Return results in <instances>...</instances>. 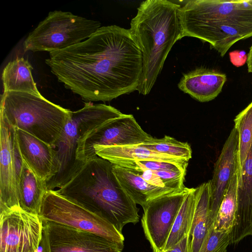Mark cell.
Listing matches in <instances>:
<instances>
[{"instance_id":"6da1fadb","label":"cell","mask_w":252,"mask_h":252,"mask_svg":"<svg viewBox=\"0 0 252 252\" xmlns=\"http://www.w3.org/2000/svg\"><path fill=\"white\" fill-rule=\"evenodd\" d=\"M45 63L59 82L85 101L105 102L137 90L143 56L130 29L111 25L49 52Z\"/></svg>"},{"instance_id":"7a4b0ae2","label":"cell","mask_w":252,"mask_h":252,"mask_svg":"<svg viewBox=\"0 0 252 252\" xmlns=\"http://www.w3.org/2000/svg\"><path fill=\"white\" fill-rule=\"evenodd\" d=\"M113 167L111 162L96 156L55 191L104 218L122 233L126 224L139 221V209L120 185Z\"/></svg>"},{"instance_id":"3957f363","label":"cell","mask_w":252,"mask_h":252,"mask_svg":"<svg viewBox=\"0 0 252 252\" xmlns=\"http://www.w3.org/2000/svg\"><path fill=\"white\" fill-rule=\"evenodd\" d=\"M182 38L207 42L223 57L239 40L252 36V0H191L181 6Z\"/></svg>"},{"instance_id":"277c9868","label":"cell","mask_w":252,"mask_h":252,"mask_svg":"<svg viewBox=\"0 0 252 252\" xmlns=\"http://www.w3.org/2000/svg\"><path fill=\"white\" fill-rule=\"evenodd\" d=\"M180 7L167 0H147L140 3L131 21L130 30L143 56L139 94H149L172 46L182 38Z\"/></svg>"},{"instance_id":"5b68a950","label":"cell","mask_w":252,"mask_h":252,"mask_svg":"<svg viewBox=\"0 0 252 252\" xmlns=\"http://www.w3.org/2000/svg\"><path fill=\"white\" fill-rule=\"evenodd\" d=\"M123 114L110 105L90 102L71 111L61 135L51 145L54 159L51 175L46 181L47 190L62 188L82 168L76 158L80 141L103 123Z\"/></svg>"},{"instance_id":"8992f818","label":"cell","mask_w":252,"mask_h":252,"mask_svg":"<svg viewBox=\"0 0 252 252\" xmlns=\"http://www.w3.org/2000/svg\"><path fill=\"white\" fill-rule=\"evenodd\" d=\"M0 98V113L12 126L51 145L61 135L71 112L41 94L7 91Z\"/></svg>"},{"instance_id":"52a82bcc","label":"cell","mask_w":252,"mask_h":252,"mask_svg":"<svg viewBox=\"0 0 252 252\" xmlns=\"http://www.w3.org/2000/svg\"><path fill=\"white\" fill-rule=\"evenodd\" d=\"M97 21L69 12L55 10L40 22L25 40V51L52 52L63 50L90 37L100 28Z\"/></svg>"},{"instance_id":"ba28073f","label":"cell","mask_w":252,"mask_h":252,"mask_svg":"<svg viewBox=\"0 0 252 252\" xmlns=\"http://www.w3.org/2000/svg\"><path fill=\"white\" fill-rule=\"evenodd\" d=\"M39 216L42 221L91 232L124 246V235L112 223L54 190L46 192Z\"/></svg>"},{"instance_id":"9c48e42d","label":"cell","mask_w":252,"mask_h":252,"mask_svg":"<svg viewBox=\"0 0 252 252\" xmlns=\"http://www.w3.org/2000/svg\"><path fill=\"white\" fill-rule=\"evenodd\" d=\"M153 137L144 131L132 115L123 114L110 120L93 130L79 142L76 158L83 166L97 155L95 146H134L145 143Z\"/></svg>"},{"instance_id":"30bf717a","label":"cell","mask_w":252,"mask_h":252,"mask_svg":"<svg viewBox=\"0 0 252 252\" xmlns=\"http://www.w3.org/2000/svg\"><path fill=\"white\" fill-rule=\"evenodd\" d=\"M0 215L19 208L17 187L24 159L16 131L0 113Z\"/></svg>"},{"instance_id":"8fae6325","label":"cell","mask_w":252,"mask_h":252,"mask_svg":"<svg viewBox=\"0 0 252 252\" xmlns=\"http://www.w3.org/2000/svg\"><path fill=\"white\" fill-rule=\"evenodd\" d=\"M42 222L41 252H122L124 247L91 232Z\"/></svg>"},{"instance_id":"7c38bea8","label":"cell","mask_w":252,"mask_h":252,"mask_svg":"<svg viewBox=\"0 0 252 252\" xmlns=\"http://www.w3.org/2000/svg\"><path fill=\"white\" fill-rule=\"evenodd\" d=\"M0 252H37L42 238L39 215L20 207L0 215Z\"/></svg>"},{"instance_id":"4fadbf2b","label":"cell","mask_w":252,"mask_h":252,"mask_svg":"<svg viewBox=\"0 0 252 252\" xmlns=\"http://www.w3.org/2000/svg\"><path fill=\"white\" fill-rule=\"evenodd\" d=\"M189 188L155 198L143 207L141 225L153 252L164 248Z\"/></svg>"},{"instance_id":"5bb4252c","label":"cell","mask_w":252,"mask_h":252,"mask_svg":"<svg viewBox=\"0 0 252 252\" xmlns=\"http://www.w3.org/2000/svg\"><path fill=\"white\" fill-rule=\"evenodd\" d=\"M239 135L234 127L226 140L214 167L210 183V203L209 222L210 226L216 218L233 175L238 166Z\"/></svg>"},{"instance_id":"9a60e30c","label":"cell","mask_w":252,"mask_h":252,"mask_svg":"<svg viewBox=\"0 0 252 252\" xmlns=\"http://www.w3.org/2000/svg\"><path fill=\"white\" fill-rule=\"evenodd\" d=\"M237 210L231 244L252 236V143L241 167L237 169Z\"/></svg>"},{"instance_id":"2e32d148","label":"cell","mask_w":252,"mask_h":252,"mask_svg":"<svg viewBox=\"0 0 252 252\" xmlns=\"http://www.w3.org/2000/svg\"><path fill=\"white\" fill-rule=\"evenodd\" d=\"M224 73L214 69L198 68L184 74L178 88L201 102L215 99L226 81Z\"/></svg>"},{"instance_id":"e0dca14e","label":"cell","mask_w":252,"mask_h":252,"mask_svg":"<svg viewBox=\"0 0 252 252\" xmlns=\"http://www.w3.org/2000/svg\"><path fill=\"white\" fill-rule=\"evenodd\" d=\"M15 128L24 160L38 177L46 181L51 175L53 164L51 145L28 132Z\"/></svg>"},{"instance_id":"ac0fdd59","label":"cell","mask_w":252,"mask_h":252,"mask_svg":"<svg viewBox=\"0 0 252 252\" xmlns=\"http://www.w3.org/2000/svg\"><path fill=\"white\" fill-rule=\"evenodd\" d=\"M94 151L97 156L119 166L134 161L146 160L172 161L182 163H188L189 161L184 159L151 151L139 145L95 146Z\"/></svg>"},{"instance_id":"d6986e66","label":"cell","mask_w":252,"mask_h":252,"mask_svg":"<svg viewBox=\"0 0 252 252\" xmlns=\"http://www.w3.org/2000/svg\"><path fill=\"white\" fill-rule=\"evenodd\" d=\"M113 171L126 193L142 207L155 198L182 191L153 186L132 170L115 164Z\"/></svg>"},{"instance_id":"ffe728a7","label":"cell","mask_w":252,"mask_h":252,"mask_svg":"<svg viewBox=\"0 0 252 252\" xmlns=\"http://www.w3.org/2000/svg\"><path fill=\"white\" fill-rule=\"evenodd\" d=\"M47 191L46 181L38 177L24 161L17 187L19 207L27 212L39 215Z\"/></svg>"},{"instance_id":"44dd1931","label":"cell","mask_w":252,"mask_h":252,"mask_svg":"<svg viewBox=\"0 0 252 252\" xmlns=\"http://www.w3.org/2000/svg\"><path fill=\"white\" fill-rule=\"evenodd\" d=\"M210 203V183L208 181L195 188V206L190 231L189 252H199L211 227L209 222Z\"/></svg>"},{"instance_id":"7402d4cb","label":"cell","mask_w":252,"mask_h":252,"mask_svg":"<svg viewBox=\"0 0 252 252\" xmlns=\"http://www.w3.org/2000/svg\"><path fill=\"white\" fill-rule=\"evenodd\" d=\"M32 66L24 58H16L4 68L1 80L3 92L14 91L41 95L33 80Z\"/></svg>"},{"instance_id":"603a6c76","label":"cell","mask_w":252,"mask_h":252,"mask_svg":"<svg viewBox=\"0 0 252 252\" xmlns=\"http://www.w3.org/2000/svg\"><path fill=\"white\" fill-rule=\"evenodd\" d=\"M195 206V188H189L176 217L166 243L162 251H165L174 246L186 236H190Z\"/></svg>"},{"instance_id":"cb8c5ba5","label":"cell","mask_w":252,"mask_h":252,"mask_svg":"<svg viewBox=\"0 0 252 252\" xmlns=\"http://www.w3.org/2000/svg\"><path fill=\"white\" fill-rule=\"evenodd\" d=\"M237 172L233 175L219 209L214 228L231 232L235 224L237 210Z\"/></svg>"},{"instance_id":"d4e9b609","label":"cell","mask_w":252,"mask_h":252,"mask_svg":"<svg viewBox=\"0 0 252 252\" xmlns=\"http://www.w3.org/2000/svg\"><path fill=\"white\" fill-rule=\"evenodd\" d=\"M239 135L238 167L243 164L252 143V101L234 120Z\"/></svg>"},{"instance_id":"484cf974","label":"cell","mask_w":252,"mask_h":252,"mask_svg":"<svg viewBox=\"0 0 252 252\" xmlns=\"http://www.w3.org/2000/svg\"><path fill=\"white\" fill-rule=\"evenodd\" d=\"M139 145L151 151L188 161L191 158L192 150L187 142L179 141L167 135L159 139L153 137L150 140Z\"/></svg>"},{"instance_id":"4316f807","label":"cell","mask_w":252,"mask_h":252,"mask_svg":"<svg viewBox=\"0 0 252 252\" xmlns=\"http://www.w3.org/2000/svg\"><path fill=\"white\" fill-rule=\"evenodd\" d=\"M231 232L218 231L213 225L208 230L198 252H227L231 244Z\"/></svg>"},{"instance_id":"83f0119b","label":"cell","mask_w":252,"mask_h":252,"mask_svg":"<svg viewBox=\"0 0 252 252\" xmlns=\"http://www.w3.org/2000/svg\"><path fill=\"white\" fill-rule=\"evenodd\" d=\"M188 163H182L172 161L157 160H141L125 164L121 167L127 169H146L154 172L176 171L186 172Z\"/></svg>"},{"instance_id":"f1b7e54d","label":"cell","mask_w":252,"mask_h":252,"mask_svg":"<svg viewBox=\"0 0 252 252\" xmlns=\"http://www.w3.org/2000/svg\"><path fill=\"white\" fill-rule=\"evenodd\" d=\"M138 174L149 184L158 187L167 188L160 178L154 172L146 169L135 168L129 169Z\"/></svg>"},{"instance_id":"f546056e","label":"cell","mask_w":252,"mask_h":252,"mask_svg":"<svg viewBox=\"0 0 252 252\" xmlns=\"http://www.w3.org/2000/svg\"><path fill=\"white\" fill-rule=\"evenodd\" d=\"M190 242V236H186L174 246L160 252H189Z\"/></svg>"},{"instance_id":"4dcf8cb0","label":"cell","mask_w":252,"mask_h":252,"mask_svg":"<svg viewBox=\"0 0 252 252\" xmlns=\"http://www.w3.org/2000/svg\"><path fill=\"white\" fill-rule=\"evenodd\" d=\"M247 63L248 72L252 73V44L250 48V51L248 55Z\"/></svg>"}]
</instances>
